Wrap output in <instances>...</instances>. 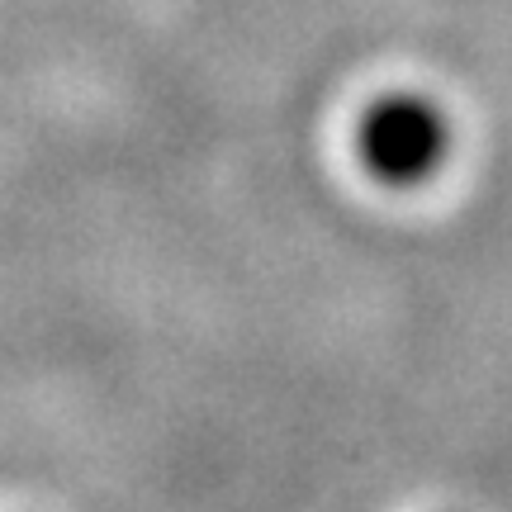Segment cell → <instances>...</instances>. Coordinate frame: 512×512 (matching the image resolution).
I'll list each match as a JSON object with an SVG mask.
<instances>
[{
    "label": "cell",
    "mask_w": 512,
    "mask_h": 512,
    "mask_svg": "<svg viewBox=\"0 0 512 512\" xmlns=\"http://www.w3.org/2000/svg\"><path fill=\"white\" fill-rule=\"evenodd\" d=\"M361 162L384 185H418L446 157V119L418 95H394L370 105L356 128Z\"/></svg>",
    "instance_id": "cell-1"
}]
</instances>
